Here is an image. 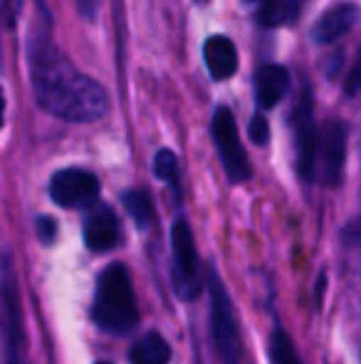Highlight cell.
Returning a JSON list of instances; mask_svg holds the SVG:
<instances>
[{
  "mask_svg": "<svg viewBox=\"0 0 361 364\" xmlns=\"http://www.w3.org/2000/svg\"><path fill=\"white\" fill-rule=\"evenodd\" d=\"M38 233L43 243H52L55 240V220L52 218H40L38 220Z\"/></svg>",
  "mask_w": 361,
  "mask_h": 364,
  "instance_id": "ffe728a7",
  "label": "cell"
},
{
  "mask_svg": "<svg viewBox=\"0 0 361 364\" xmlns=\"http://www.w3.org/2000/svg\"><path fill=\"white\" fill-rule=\"evenodd\" d=\"M171 360V347L159 332H146L129 352L131 364H166Z\"/></svg>",
  "mask_w": 361,
  "mask_h": 364,
  "instance_id": "5bb4252c",
  "label": "cell"
},
{
  "mask_svg": "<svg viewBox=\"0 0 361 364\" xmlns=\"http://www.w3.org/2000/svg\"><path fill=\"white\" fill-rule=\"evenodd\" d=\"M91 317L101 330L114 335H124L136 327L139 305H136L134 285L126 265L111 263L101 270L96 280L94 302H91Z\"/></svg>",
  "mask_w": 361,
  "mask_h": 364,
  "instance_id": "7a4b0ae2",
  "label": "cell"
},
{
  "mask_svg": "<svg viewBox=\"0 0 361 364\" xmlns=\"http://www.w3.org/2000/svg\"><path fill=\"white\" fill-rule=\"evenodd\" d=\"M96 364H111V362H96Z\"/></svg>",
  "mask_w": 361,
  "mask_h": 364,
  "instance_id": "603a6c76",
  "label": "cell"
},
{
  "mask_svg": "<svg viewBox=\"0 0 361 364\" xmlns=\"http://www.w3.org/2000/svg\"><path fill=\"white\" fill-rule=\"evenodd\" d=\"M171 248H174V285L183 300H193L203 290V275L198 265L196 240L191 225L183 218L174 223L171 230Z\"/></svg>",
  "mask_w": 361,
  "mask_h": 364,
  "instance_id": "277c9868",
  "label": "cell"
},
{
  "mask_svg": "<svg viewBox=\"0 0 361 364\" xmlns=\"http://www.w3.org/2000/svg\"><path fill=\"white\" fill-rule=\"evenodd\" d=\"M270 364H302L297 350H294V342L289 340V335L282 330V327H274L270 335Z\"/></svg>",
  "mask_w": 361,
  "mask_h": 364,
  "instance_id": "e0dca14e",
  "label": "cell"
},
{
  "mask_svg": "<svg viewBox=\"0 0 361 364\" xmlns=\"http://www.w3.org/2000/svg\"><path fill=\"white\" fill-rule=\"evenodd\" d=\"M347 161V127L339 119H329L319 129L317 161H314V178H322L327 186H339Z\"/></svg>",
  "mask_w": 361,
  "mask_h": 364,
  "instance_id": "52a82bcc",
  "label": "cell"
},
{
  "mask_svg": "<svg viewBox=\"0 0 361 364\" xmlns=\"http://www.w3.org/2000/svg\"><path fill=\"white\" fill-rule=\"evenodd\" d=\"M33 87L38 105L65 122H96L109 109V97L96 80L74 70L48 40L30 53Z\"/></svg>",
  "mask_w": 361,
  "mask_h": 364,
  "instance_id": "6da1fadb",
  "label": "cell"
},
{
  "mask_svg": "<svg viewBox=\"0 0 361 364\" xmlns=\"http://www.w3.org/2000/svg\"><path fill=\"white\" fill-rule=\"evenodd\" d=\"M3 117H5V95H3V87H0V127H3Z\"/></svg>",
  "mask_w": 361,
  "mask_h": 364,
  "instance_id": "7402d4cb",
  "label": "cell"
},
{
  "mask_svg": "<svg viewBox=\"0 0 361 364\" xmlns=\"http://www.w3.org/2000/svg\"><path fill=\"white\" fill-rule=\"evenodd\" d=\"M203 60L213 80H231L238 73V50L231 38L213 35L203 45Z\"/></svg>",
  "mask_w": 361,
  "mask_h": 364,
  "instance_id": "7c38bea8",
  "label": "cell"
},
{
  "mask_svg": "<svg viewBox=\"0 0 361 364\" xmlns=\"http://www.w3.org/2000/svg\"><path fill=\"white\" fill-rule=\"evenodd\" d=\"M201 3H208V0H201Z\"/></svg>",
  "mask_w": 361,
  "mask_h": 364,
  "instance_id": "d4e9b609",
  "label": "cell"
},
{
  "mask_svg": "<svg viewBox=\"0 0 361 364\" xmlns=\"http://www.w3.org/2000/svg\"><path fill=\"white\" fill-rule=\"evenodd\" d=\"M154 171L161 181L171 183L174 188H179V159L171 149H161L154 159Z\"/></svg>",
  "mask_w": 361,
  "mask_h": 364,
  "instance_id": "ac0fdd59",
  "label": "cell"
},
{
  "mask_svg": "<svg viewBox=\"0 0 361 364\" xmlns=\"http://www.w3.org/2000/svg\"><path fill=\"white\" fill-rule=\"evenodd\" d=\"M0 327L5 337V364H28L25 362V332L20 320V302L15 283L5 273L0 283Z\"/></svg>",
  "mask_w": 361,
  "mask_h": 364,
  "instance_id": "9c48e42d",
  "label": "cell"
},
{
  "mask_svg": "<svg viewBox=\"0 0 361 364\" xmlns=\"http://www.w3.org/2000/svg\"><path fill=\"white\" fill-rule=\"evenodd\" d=\"M292 129H294V151H297V171L299 178L307 183L314 181V161H317V139L319 129L314 127L312 114V95L309 87H304L297 105L292 112Z\"/></svg>",
  "mask_w": 361,
  "mask_h": 364,
  "instance_id": "8992f818",
  "label": "cell"
},
{
  "mask_svg": "<svg viewBox=\"0 0 361 364\" xmlns=\"http://www.w3.org/2000/svg\"><path fill=\"white\" fill-rule=\"evenodd\" d=\"M50 196L62 208H91L99 198V181L84 168H62L50 181Z\"/></svg>",
  "mask_w": 361,
  "mask_h": 364,
  "instance_id": "ba28073f",
  "label": "cell"
},
{
  "mask_svg": "<svg viewBox=\"0 0 361 364\" xmlns=\"http://www.w3.org/2000/svg\"><path fill=\"white\" fill-rule=\"evenodd\" d=\"M289 87V73L282 65H262L255 73V102L260 109H272Z\"/></svg>",
  "mask_w": 361,
  "mask_h": 364,
  "instance_id": "4fadbf2b",
  "label": "cell"
},
{
  "mask_svg": "<svg viewBox=\"0 0 361 364\" xmlns=\"http://www.w3.org/2000/svg\"><path fill=\"white\" fill-rule=\"evenodd\" d=\"M121 240V223L109 206H96L84 220V243L94 253L116 248Z\"/></svg>",
  "mask_w": 361,
  "mask_h": 364,
  "instance_id": "30bf717a",
  "label": "cell"
},
{
  "mask_svg": "<svg viewBox=\"0 0 361 364\" xmlns=\"http://www.w3.org/2000/svg\"><path fill=\"white\" fill-rule=\"evenodd\" d=\"M213 139H216L218 154H221L223 168L233 183H243L250 178V161L240 144L235 117L228 107H218L213 117Z\"/></svg>",
  "mask_w": 361,
  "mask_h": 364,
  "instance_id": "5b68a950",
  "label": "cell"
},
{
  "mask_svg": "<svg viewBox=\"0 0 361 364\" xmlns=\"http://www.w3.org/2000/svg\"><path fill=\"white\" fill-rule=\"evenodd\" d=\"M359 20V8L354 3H337L327 10L324 15H319V20L314 23L312 38L322 45L337 43L339 38L349 33L354 28V23Z\"/></svg>",
  "mask_w": 361,
  "mask_h": 364,
  "instance_id": "8fae6325",
  "label": "cell"
},
{
  "mask_svg": "<svg viewBox=\"0 0 361 364\" xmlns=\"http://www.w3.org/2000/svg\"><path fill=\"white\" fill-rule=\"evenodd\" d=\"M248 134H250V139L255 141L257 146H262L267 139H270V124H267V119L262 114H255L250 122V129H248Z\"/></svg>",
  "mask_w": 361,
  "mask_h": 364,
  "instance_id": "d6986e66",
  "label": "cell"
},
{
  "mask_svg": "<svg viewBox=\"0 0 361 364\" xmlns=\"http://www.w3.org/2000/svg\"><path fill=\"white\" fill-rule=\"evenodd\" d=\"M124 206L129 211V216L136 220L139 228H146L154 218V203H151V196L141 188H131V191L124 193Z\"/></svg>",
  "mask_w": 361,
  "mask_h": 364,
  "instance_id": "2e32d148",
  "label": "cell"
},
{
  "mask_svg": "<svg viewBox=\"0 0 361 364\" xmlns=\"http://www.w3.org/2000/svg\"><path fill=\"white\" fill-rule=\"evenodd\" d=\"M208 290H211V327H213V342L221 364H240L243 362V342L238 332L235 310H233L231 295L226 285L221 283L216 273L208 278Z\"/></svg>",
  "mask_w": 361,
  "mask_h": 364,
  "instance_id": "3957f363",
  "label": "cell"
},
{
  "mask_svg": "<svg viewBox=\"0 0 361 364\" xmlns=\"http://www.w3.org/2000/svg\"><path fill=\"white\" fill-rule=\"evenodd\" d=\"M302 0H262L260 10H257V20L265 28H277V25H287L297 20Z\"/></svg>",
  "mask_w": 361,
  "mask_h": 364,
  "instance_id": "9a60e30c",
  "label": "cell"
},
{
  "mask_svg": "<svg viewBox=\"0 0 361 364\" xmlns=\"http://www.w3.org/2000/svg\"><path fill=\"white\" fill-rule=\"evenodd\" d=\"M245 3H252V0H245Z\"/></svg>",
  "mask_w": 361,
  "mask_h": 364,
  "instance_id": "cb8c5ba5",
  "label": "cell"
},
{
  "mask_svg": "<svg viewBox=\"0 0 361 364\" xmlns=\"http://www.w3.org/2000/svg\"><path fill=\"white\" fill-rule=\"evenodd\" d=\"M361 87V55H359V63H357V68H354V73L349 75V82H347V92L349 95H354Z\"/></svg>",
  "mask_w": 361,
  "mask_h": 364,
  "instance_id": "44dd1931",
  "label": "cell"
}]
</instances>
